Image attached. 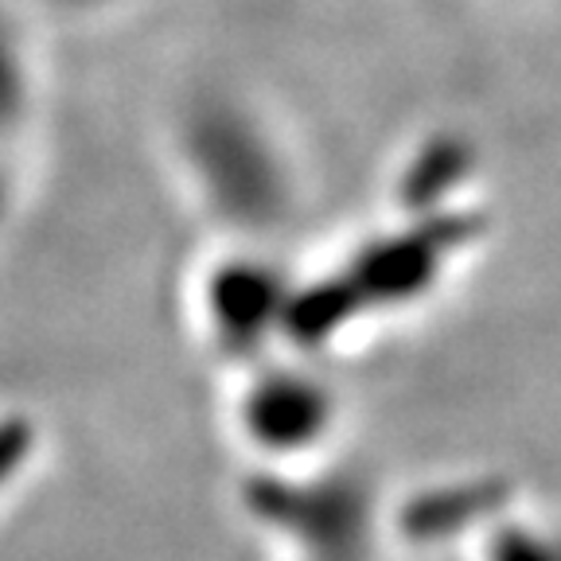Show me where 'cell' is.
Returning a JSON list of instances; mask_svg holds the SVG:
<instances>
[{
	"mask_svg": "<svg viewBox=\"0 0 561 561\" xmlns=\"http://www.w3.org/2000/svg\"><path fill=\"white\" fill-rule=\"evenodd\" d=\"M39 448V433L27 417L20 413H4L0 417V495L27 472Z\"/></svg>",
	"mask_w": 561,
	"mask_h": 561,
	"instance_id": "1",
	"label": "cell"
}]
</instances>
